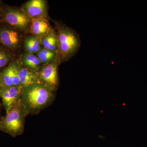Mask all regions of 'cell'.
<instances>
[{
	"label": "cell",
	"instance_id": "6da1fadb",
	"mask_svg": "<svg viewBox=\"0 0 147 147\" xmlns=\"http://www.w3.org/2000/svg\"><path fill=\"white\" fill-rule=\"evenodd\" d=\"M56 92L40 82L23 88L21 100L29 115H37L55 100Z\"/></svg>",
	"mask_w": 147,
	"mask_h": 147
},
{
	"label": "cell",
	"instance_id": "7a4b0ae2",
	"mask_svg": "<svg viewBox=\"0 0 147 147\" xmlns=\"http://www.w3.org/2000/svg\"><path fill=\"white\" fill-rule=\"evenodd\" d=\"M56 28L58 59L61 64L67 61L76 55L81 46V40L74 30L61 22H56Z\"/></svg>",
	"mask_w": 147,
	"mask_h": 147
},
{
	"label": "cell",
	"instance_id": "3957f363",
	"mask_svg": "<svg viewBox=\"0 0 147 147\" xmlns=\"http://www.w3.org/2000/svg\"><path fill=\"white\" fill-rule=\"evenodd\" d=\"M29 115L20 99L6 111L5 115L1 117L0 131L13 137L21 135L24 133L26 119Z\"/></svg>",
	"mask_w": 147,
	"mask_h": 147
},
{
	"label": "cell",
	"instance_id": "277c9868",
	"mask_svg": "<svg viewBox=\"0 0 147 147\" xmlns=\"http://www.w3.org/2000/svg\"><path fill=\"white\" fill-rule=\"evenodd\" d=\"M32 20L21 7L5 5L0 10L1 21L15 27L26 34H30Z\"/></svg>",
	"mask_w": 147,
	"mask_h": 147
},
{
	"label": "cell",
	"instance_id": "5b68a950",
	"mask_svg": "<svg viewBox=\"0 0 147 147\" xmlns=\"http://www.w3.org/2000/svg\"><path fill=\"white\" fill-rule=\"evenodd\" d=\"M15 27L0 20V45L16 54L24 46L26 35Z\"/></svg>",
	"mask_w": 147,
	"mask_h": 147
},
{
	"label": "cell",
	"instance_id": "8992f818",
	"mask_svg": "<svg viewBox=\"0 0 147 147\" xmlns=\"http://www.w3.org/2000/svg\"><path fill=\"white\" fill-rule=\"evenodd\" d=\"M59 59L43 64L36 71L40 83L47 86L54 91H57L59 84Z\"/></svg>",
	"mask_w": 147,
	"mask_h": 147
},
{
	"label": "cell",
	"instance_id": "52a82bcc",
	"mask_svg": "<svg viewBox=\"0 0 147 147\" xmlns=\"http://www.w3.org/2000/svg\"><path fill=\"white\" fill-rule=\"evenodd\" d=\"M32 19H48V6L46 0H29L21 6Z\"/></svg>",
	"mask_w": 147,
	"mask_h": 147
},
{
	"label": "cell",
	"instance_id": "ba28073f",
	"mask_svg": "<svg viewBox=\"0 0 147 147\" xmlns=\"http://www.w3.org/2000/svg\"><path fill=\"white\" fill-rule=\"evenodd\" d=\"M17 58L5 69L0 71V90L11 86H21L18 78Z\"/></svg>",
	"mask_w": 147,
	"mask_h": 147
},
{
	"label": "cell",
	"instance_id": "9c48e42d",
	"mask_svg": "<svg viewBox=\"0 0 147 147\" xmlns=\"http://www.w3.org/2000/svg\"><path fill=\"white\" fill-rule=\"evenodd\" d=\"M23 88L21 86H18L0 90V97L5 112L21 99Z\"/></svg>",
	"mask_w": 147,
	"mask_h": 147
},
{
	"label": "cell",
	"instance_id": "30bf717a",
	"mask_svg": "<svg viewBox=\"0 0 147 147\" xmlns=\"http://www.w3.org/2000/svg\"><path fill=\"white\" fill-rule=\"evenodd\" d=\"M18 72L20 85L23 88L39 82L36 72L25 67L19 62V61Z\"/></svg>",
	"mask_w": 147,
	"mask_h": 147
},
{
	"label": "cell",
	"instance_id": "8fae6325",
	"mask_svg": "<svg viewBox=\"0 0 147 147\" xmlns=\"http://www.w3.org/2000/svg\"><path fill=\"white\" fill-rule=\"evenodd\" d=\"M52 29L48 19H32L30 34L40 39L48 34Z\"/></svg>",
	"mask_w": 147,
	"mask_h": 147
},
{
	"label": "cell",
	"instance_id": "7c38bea8",
	"mask_svg": "<svg viewBox=\"0 0 147 147\" xmlns=\"http://www.w3.org/2000/svg\"><path fill=\"white\" fill-rule=\"evenodd\" d=\"M18 60L24 66L32 71L36 72L42 64L36 54L24 52L18 58Z\"/></svg>",
	"mask_w": 147,
	"mask_h": 147
},
{
	"label": "cell",
	"instance_id": "4fadbf2b",
	"mask_svg": "<svg viewBox=\"0 0 147 147\" xmlns=\"http://www.w3.org/2000/svg\"><path fill=\"white\" fill-rule=\"evenodd\" d=\"M42 47L40 38L29 34L24 38L23 48L26 52L36 54Z\"/></svg>",
	"mask_w": 147,
	"mask_h": 147
},
{
	"label": "cell",
	"instance_id": "5bb4252c",
	"mask_svg": "<svg viewBox=\"0 0 147 147\" xmlns=\"http://www.w3.org/2000/svg\"><path fill=\"white\" fill-rule=\"evenodd\" d=\"M42 47L51 51L57 52L58 36L57 32L53 28L45 36L40 38Z\"/></svg>",
	"mask_w": 147,
	"mask_h": 147
},
{
	"label": "cell",
	"instance_id": "9a60e30c",
	"mask_svg": "<svg viewBox=\"0 0 147 147\" xmlns=\"http://www.w3.org/2000/svg\"><path fill=\"white\" fill-rule=\"evenodd\" d=\"M15 55L0 45V71L5 69L16 59Z\"/></svg>",
	"mask_w": 147,
	"mask_h": 147
},
{
	"label": "cell",
	"instance_id": "2e32d148",
	"mask_svg": "<svg viewBox=\"0 0 147 147\" xmlns=\"http://www.w3.org/2000/svg\"><path fill=\"white\" fill-rule=\"evenodd\" d=\"M36 54L42 64L58 59L57 52L51 51L42 47Z\"/></svg>",
	"mask_w": 147,
	"mask_h": 147
},
{
	"label": "cell",
	"instance_id": "e0dca14e",
	"mask_svg": "<svg viewBox=\"0 0 147 147\" xmlns=\"http://www.w3.org/2000/svg\"><path fill=\"white\" fill-rule=\"evenodd\" d=\"M3 6L2 2L1 1H0V10H1V9L2 8Z\"/></svg>",
	"mask_w": 147,
	"mask_h": 147
},
{
	"label": "cell",
	"instance_id": "ac0fdd59",
	"mask_svg": "<svg viewBox=\"0 0 147 147\" xmlns=\"http://www.w3.org/2000/svg\"><path fill=\"white\" fill-rule=\"evenodd\" d=\"M1 117H0V120H1Z\"/></svg>",
	"mask_w": 147,
	"mask_h": 147
},
{
	"label": "cell",
	"instance_id": "d6986e66",
	"mask_svg": "<svg viewBox=\"0 0 147 147\" xmlns=\"http://www.w3.org/2000/svg\"><path fill=\"white\" fill-rule=\"evenodd\" d=\"M0 106H1V103H0Z\"/></svg>",
	"mask_w": 147,
	"mask_h": 147
}]
</instances>
